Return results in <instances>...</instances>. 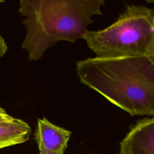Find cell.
Instances as JSON below:
<instances>
[{"label":"cell","mask_w":154,"mask_h":154,"mask_svg":"<svg viewBox=\"0 0 154 154\" xmlns=\"http://www.w3.org/2000/svg\"><path fill=\"white\" fill-rule=\"evenodd\" d=\"M76 70L81 83L131 116H153L154 61L96 56L76 62Z\"/></svg>","instance_id":"1"},{"label":"cell","mask_w":154,"mask_h":154,"mask_svg":"<svg viewBox=\"0 0 154 154\" xmlns=\"http://www.w3.org/2000/svg\"><path fill=\"white\" fill-rule=\"evenodd\" d=\"M103 0H20L19 13L26 30L21 48L30 61L41 59L60 41L83 38L91 17L102 15Z\"/></svg>","instance_id":"2"},{"label":"cell","mask_w":154,"mask_h":154,"mask_svg":"<svg viewBox=\"0 0 154 154\" xmlns=\"http://www.w3.org/2000/svg\"><path fill=\"white\" fill-rule=\"evenodd\" d=\"M96 57H144L154 61V10L127 5L116 22L83 38Z\"/></svg>","instance_id":"3"},{"label":"cell","mask_w":154,"mask_h":154,"mask_svg":"<svg viewBox=\"0 0 154 154\" xmlns=\"http://www.w3.org/2000/svg\"><path fill=\"white\" fill-rule=\"evenodd\" d=\"M119 154H154V119L138 120L120 142Z\"/></svg>","instance_id":"4"},{"label":"cell","mask_w":154,"mask_h":154,"mask_svg":"<svg viewBox=\"0 0 154 154\" xmlns=\"http://www.w3.org/2000/svg\"><path fill=\"white\" fill-rule=\"evenodd\" d=\"M72 132L49 122L46 117L37 120L34 138L38 154H63Z\"/></svg>","instance_id":"5"},{"label":"cell","mask_w":154,"mask_h":154,"mask_svg":"<svg viewBox=\"0 0 154 154\" xmlns=\"http://www.w3.org/2000/svg\"><path fill=\"white\" fill-rule=\"evenodd\" d=\"M31 133L29 125L21 119L12 117L0 121V149L26 142Z\"/></svg>","instance_id":"6"},{"label":"cell","mask_w":154,"mask_h":154,"mask_svg":"<svg viewBox=\"0 0 154 154\" xmlns=\"http://www.w3.org/2000/svg\"><path fill=\"white\" fill-rule=\"evenodd\" d=\"M3 2L4 1H0V3ZM7 50H8V46L0 32V59L4 56Z\"/></svg>","instance_id":"7"},{"label":"cell","mask_w":154,"mask_h":154,"mask_svg":"<svg viewBox=\"0 0 154 154\" xmlns=\"http://www.w3.org/2000/svg\"><path fill=\"white\" fill-rule=\"evenodd\" d=\"M12 117L13 116H10L7 113V112L5 111V109H4L0 106V121L9 119Z\"/></svg>","instance_id":"8"}]
</instances>
